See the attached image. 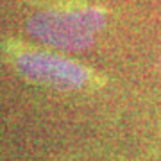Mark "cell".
Listing matches in <instances>:
<instances>
[{
	"label": "cell",
	"instance_id": "3957f363",
	"mask_svg": "<svg viewBox=\"0 0 161 161\" xmlns=\"http://www.w3.org/2000/svg\"><path fill=\"white\" fill-rule=\"evenodd\" d=\"M158 72L161 74V58H159V61H158Z\"/></svg>",
	"mask_w": 161,
	"mask_h": 161
},
{
	"label": "cell",
	"instance_id": "6da1fadb",
	"mask_svg": "<svg viewBox=\"0 0 161 161\" xmlns=\"http://www.w3.org/2000/svg\"><path fill=\"white\" fill-rule=\"evenodd\" d=\"M106 25L100 7H50L31 14L27 31L32 38L58 50H86L95 43L98 31Z\"/></svg>",
	"mask_w": 161,
	"mask_h": 161
},
{
	"label": "cell",
	"instance_id": "7a4b0ae2",
	"mask_svg": "<svg viewBox=\"0 0 161 161\" xmlns=\"http://www.w3.org/2000/svg\"><path fill=\"white\" fill-rule=\"evenodd\" d=\"M14 66L23 79L54 90L74 92L90 82V70L56 52L23 50L16 54Z\"/></svg>",
	"mask_w": 161,
	"mask_h": 161
}]
</instances>
